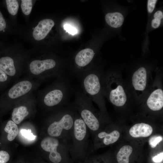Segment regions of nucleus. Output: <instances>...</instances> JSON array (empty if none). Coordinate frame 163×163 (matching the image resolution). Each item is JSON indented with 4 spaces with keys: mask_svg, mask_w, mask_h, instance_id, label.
Here are the masks:
<instances>
[{
    "mask_svg": "<svg viewBox=\"0 0 163 163\" xmlns=\"http://www.w3.org/2000/svg\"><path fill=\"white\" fill-rule=\"evenodd\" d=\"M89 134L87 126L77 111L72 130L68 140L73 163H83L90 155L93 149Z\"/></svg>",
    "mask_w": 163,
    "mask_h": 163,
    "instance_id": "obj_1",
    "label": "nucleus"
},
{
    "mask_svg": "<svg viewBox=\"0 0 163 163\" xmlns=\"http://www.w3.org/2000/svg\"><path fill=\"white\" fill-rule=\"evenodd\" d=\"M76 112L72 103L59 108L56 120L47 128L49 136L68 140L72 130Z\"/></svg>",
    "mask_w": 163,
    "mask_h": 163,
    "instance_id": "obj_2",
    "label": "nucleus"
},
{
    "mask_svg": "<svg viewBox=\"0 0 163 163\" xmlns=\"http://www.w3.org/2000/svg\"><path fill=\"white\" fill-rule=\"evenodd\" d=\"M74 96L72 104L94 138L99 131L101 124L92 101L81 88L75 90Z\"/></svg>",
    "mask_w": 163,
    "mask_h": 163,
    "instance_id": "obj_3",
    "label": "nucleus"
},
{
    "mask_svg": "<svg viewBox=\"0 0 163 163\" xmlns=\"http://www.w3.org/2000/svg\"><path fill=\"white\" fill-rule=\"evenodd\" d=\"M98 71L87 69L78 79L81 90L91 100L97 104L102 111L104 110V95L102 85L103 77Z\"/></svg>",
    "mask_w": 163,
    "mask_h": 163,
    "instance_id": "obj_4",
    "label": "nucleus"
},
{
    "mask_svg": "<svg viewBox=\"0 0 163 163\" xmlns=\"http://www.w3.org/2000/svg\"><path fill=\"white\" fill-rule=\"evenodd\" d=\"M41 147L48 153L46 157L50 163H73L67 140L49 136L42 140Z\"/></svg>",
    "mask_w": 163,
    "mask_h": 163,
    "instance_id": "obj_5",
    "label": "nucleus"
},
{
    "mask_svg": "<svg viewBox=\"0 0 163 163\" xmlns=\"http://www.w3.org/2000/svg\"><path fill=\"white\" fill-rule=\"evenodd\" d=\"M113 78V81L110 75L103 77L104 94L113 105L121 107L125 104L127 101L126 94L123 85L119 82H116Z\"/></svg>",
    "mask_w": 163,
    "mask_h": 163,
    "instance_id": "obj_6",
    "label": "nucleus"
},
{
    "mask_svg": "<svg viewBox=\"0 0 163 163\" xmlns=\"http://www.w3.org/2000/svg\"><path fill=\"white\" fill-rule=\"evenodd\" d=\"M94 55V51L90 48L79 51L75 56L74 62L76 66L71 72V74L78 78L85 71V68L91 62Z\"/></svg>",
    "mask_w": 163,
    "mask_h": 163,
    "instance_id": "obj_7",
    "label": "nucleus"
},
{
    "mask_svg": "<svg viewBox=\"0 0 163 163\" xmlns=\"http://www.w3.org/2000/svg\"><path fill=\"white\" fill-rule=\"evenodd\" d=\"M120 136L117 130L108 131L107 129L99 131L94 138L93 150L112 144L117 142Z\"/></svg>",
    "mask_w": 163,
    "mask_h": 163,
    "instance_id": "obj_8",
    "label": "nucleus"
},
{
    "mask_svg": "<svg viewBox=\"0 0 163 163\" xmlns=\"http://www.w3.org/2000/svg\"><path fill=\"white\" fill-rule=\"evenodd\" d=\"M56 65V61L52 59H48L43 60H34L30 65L31 72L35 75H39L42 73L51 72L53 71Z\"/></svg>",
    "mask_w": 163,
    "mask_h": 163,
    "instance_id": "obj_9",
    "label": "nucleus"
},
{
    "mask_svg": "<svg viewBox=\"0 0 163 163\" xmlns=\"http://www.w3.org/2000/svg\"><path fill=\"white\" fill-rule=\"evenodd\" d=\"M148 74L146 69L141 67L135 71L132 78L133 86L136 91L142 92L145 89L147 83Z\"/></svg>",
    "mask_w": 163,
    "mask_h": 163,
    "instance_id": "obj_10",
    "label": "nucleus"
},
{
    "mask_svg": "<svg viewBox=\"0 0 163 163\" xmlns=\"http://www.w3.org/2000/svg\"><path fill=\"white\" fill-rule=\"evenodd\" d=\"M54 25V22L51 19H45L41 20L33 30V36L34 38L38 41L44 39Z\"/></svg>",
    "mask_w": 163,
    "mask_h": 163,
    "instance_id": "obj_11",
    "label": "nucleus"
},
{
    "mask_svg": "<svg viewBox=\"0 0 163 163\" xmlns=\"http://www.w3.org/2000/svg\"><path fill=\"white\" fill-rule=\"evenodd\" d=\"M149 108L153 111H158L163 107V91L158 88L154 90L150 94L146 101Z\"/></svg>",
    "mask_w": 163,
    "mask_h": 163,
    "instance_id": "obj_12",
    "label": "nucleus"
},
{
    "mask_svg": "<svg viewBox=\"0 0 163 163\" xmlns=\"http://www.w3.org/2000/svg\"><path fill=\"white\" fill-rule=\"evenodd\" d=\"M32 87V84L27 80L20 82L12 86L9 90L8 95L9 98L16 99L29 92Z\"/></svg>",
    "mask_w": 163,
    "mask_h": 163,
    "instance_id": "obj_13",
    "label": "nucleus"
},
{
    "mask_svg": "<svg viewBox=\"0 0 163 163\" xmlns=\"http://www.w3.org/2000/svg\"><path fill=\"white\" fill-rule=\"evenodd\" d=\"M153 129L149 124L145 123H136L130 129L129 133L133 137H147L152 134Z\"/></svg>",
    "mask_w": 163,
    "mask_h": 163,
    "instance_id": "obj_14",
    "label": "nucleus"
},
{
    "mask_svg": "<svg viewBox=\"0 0 163 163\" xmlns=\"http://www.w3.org/2000/svg\"><path fill=\"white\" fill-rule=\"evenodd\" d=\"M0 69L10 76H14L16 73L14 61L9 56L2 57L0 58Z\"/></svg>",
    "mask_w": 163,
    "mask_h": 163,
    "instance_id": "obj_15",
    "label": "nucleus"
},
{
    "mask_svg": "<svg viewBox=\"0 0 163 163\" xmlns=\"http://www.w3.org/2000/svg\"><path fill=\"white\" fill-rule=\"evenodd\" d=\"M105 19L107 24L114 28L120 27L124 21L123 15L118 12L107 13L105 16Z\"/></svg>",
    "mask_w": 163,
    "mask_h": 163,
    "instance_id": "obj_16",
    "label": "nucleus"
},
{
    "mask_svg": "<svg viewBox=\"0 0 163 163\" xmlns=\"http://www.w3.org/2000/svg\"><path fill=\"white\" fill-rule=\"evenodd\" d=\"M133 151V148L130 145H125L122 146L117 155L118 163H129V157Z\"/></svg>",
    "mask_w": 163,
    "mask_h": 163,
    "instance_id": "obj_17",
    "label": "nucleus"
},
{
    "mask_svg": "<svg viewBox=\"0 0 163 163\" xmlns=\"http://www.w3.org/2000/svg\"><path fill=\"white\" fill-rule=\"evenodd\" d=\"M28 114L29 112L26 107L20 106L13 109L12 114V119L16 124H19Z\"/></svg>",
    "mask_w": 163,
    "mask_h": 163,
    "instance_id": "obj_18",
    "label": "nucleus"
},
{
    "mask_svg": "<svg viewBox=\"0 0 163 163\" xmlns=\"http://www.w3.org/2000/svg\"><path fill=\"white\" fill-rule=\"evenodd\" d=\"M4 131L7 133V138L9 141L13 140L18 132V129L16 124L12 120H9L4 129Z\"/></svg>",
    "mask_w": 163,
    "mask_h": 163,
    "instance_id": "obj_19",
    "label": "nucleus"
},
{
    "mask_svg": "<svg viewBox=\"0 0 163 163\" xmlns=\"http://www.w3.org/2000/svg\"><path fill=\"white\" fill-rule=\"evenodd\" d=\"M6 2L9 13L12 15H15L17 13L19 5L16 0H6Z\"/></svg>",
    "mask_w": 163,
    "mask_h": 163,
    "instance_id": "obj_20",
    "label": "nucleus"
},
{
    "mask_svg": "<svg viewBox=\"0 0 163 163\" xmlns=\"http://www.w3.org/2000/svg\"><path fill=\"white\" fill-rule=\"evenodd\" d=\"M21 7L23 13L25 15H29L32 8V2L31 0H22Z\"/></svg>",
    "mask_w": 163,
    "mask_h": 163,
    "instance_id": "obj_21",
    "label": "nucleus"
},
{
    "mask_svg": "<svg viewBox=\"0 0 163 163\" xmlns=\"http://www.w3.org/2000/svg\"><path fill=\"white\" fill-rule=\"evenodd\" d=\"M154 18L152 21V26L154 28H156L160 25L161 20L163 18V12L160 11H157L154 15Z\"/></svg>",
    "mask_w": 163,
    "mask_h": 163,
    "instance_id": "obj_22",
    "label": "nucleus"
},
{
    "mask_svg": "<svg viewBox=\"0 0 163 163\" xmlns=\"http://www.w3.org/2000/svg\"><path fill=\"white\" fill-rule=\"evenodd\" d=\"M83 163H107L105 158L102 157L90 155Z\"/></svg>",
    "mask_w": 163,
    "mask_h": 163,
    "instance_id": "obj_23",
    "label": "nucleus"
},
{
    "mask_svg": "<svg viewBox=\"0 0 163 163\" xmlns=\"http://www.w3.org/2000/svg\"><path fill=\"white\" fill-rule=\"evenodd\" d=\"M22 135L24 138L30 140H34L36 138L37 136L34 135L31 132L30 129H23L20 131Z\"/></svg>",
    "mask_w": 163,
    "mask_h": 163,
    "instance_id": "obj_24",
    "label": "nucleus"
},
{
    "mask_svg": "<svg viewBox=\"0 0 163 163\" xmlns=\"http://www.w3.org/2000/svg\"><path fill=\"white\" fill-rule=\"evenodd\" d=\"M9 154L6 151L0 150V163H8L10 160Z\"/></svg>",
    "mask_w": 163,
    "mask_h": 163,
    "instance_id": "obj_25",
    "label": "nucleus"
},
{
    "mask_svg": "<svg viewBox=\"0 0 163 163\" xmlns=\"http://www.w3.org/2000/svg\"><path fill=\"white\" fill-rule=\"evenodd\" d=\"M162 140V138L161 136L152 137L149 140V144L152 147L154 148Z\"/></svg>",
    "mask_w": 163,
    "mask_h": 163,
    "instance_id": "obj_26",
    "label": "nucleus"
},
{
    "mask_svg": "<svg viewBox=\"0 0 163 163\" xmlns=\"http://www.w3.org/2000/svg\"><path fill=\"white\" fill-rule=\"evenodd\" d=\"M157 1V0H148L147 9L149 13H151L153 11Z\"/></svg>",
    "mask_w": 163,
    "mask_h": 163,
    "instance_id": "obj_27",
    "label": "nucleus"
},
{
    "mask_svg": "<svg viewBox=\"0 0 163 163\" xmlns=\"http://www.w3.org/2000/svg\"><path fill=\"white\" fill-rule=\"evenodd\" d=\"M64 29L68 33L72 35H74L77 33V31L76 29L68 24H66L64 25Z\"/></svg>",
    "mask_w": 163,
    "mask_h": 163,
    "instance_id": "obj_28",
    "label": "nucleus"
},
{
    "mask_svg": "<svg viewBox=\"0 0 163 163\" xmlns=\"http://www.w3.org/2000/svg\"><path fill=\"white\" fill-rule=\"evenodd\" d=\"M6 27V23L3 16L0 11V31L4 30Z\"/></svg>",
    "mask_w": 163,
    "mask_h": 163,
    "instance_id": "obj_29",
    "label": "nucleus"
},
{
    "mask_svg": "<svg viewBox=\"0 0 163 163\" xmlns=\"http://www.w3.org/2000/svg\"><path fill=\"white\" fill-rule=\"evenodd\" d=\"M163 153L161 152L152 158L153 161L155 162H159L163 160Z\"/></svg>",
    "mask_w": 163,
    "mask_h": 163,
    "instance_id": "obj_30",
    "label": "nucleus"
},
{
    "mask_svg": "<svg viewBox=\"0 0 163 163\" xmlns=\"http://www.w3.org/2000/svg\"><path fill=\"white\" fill-rule=\"evenodd\" d=\"M8 78L7 75L0 69V82L6 81Z\"/></svg>",
    "mask_w": 163,
    "mask_h": 163,
    "instance_id": "obj_31",
    "label": "nucleus"
}]
</instances>
